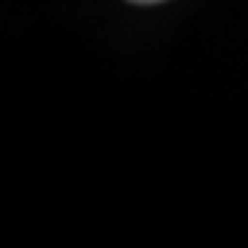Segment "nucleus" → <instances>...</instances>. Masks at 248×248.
I'll use <instances>...</instances> for the list:
<instances>
[{"mask_svg":"<svg viewBox=\"0 0 248 248\" xmlns=\"http://www.w3.org/2000/svg\"><path fill=\"white\" fill-rule=\"evenodd\" d=\"M130 3H141V6H149V3H163V0H130Z\"/></svg>","mask_w":248,"mask_h":248,"instance_id":"nucleus-1","label":"nucleus"}]
</instances>
